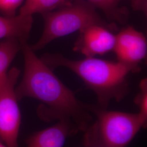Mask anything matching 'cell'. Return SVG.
<instances>
[{
  "mask_svg": "<svg viewBox=\"0 0 147 147\" xmlns=\"http://www.w3.org/2000/svg\"><path fill=\"white\" fill-rule=\"evenodd\" d=\"M24 71L21 82L16 84L18 100L31 98L42 102L37 109L42 121H66L74 123L79 130L85 131L93 119L92 106L79 101L75 93L58 79L28 44L22 40Z\"/></svg>",
  "mask_w": 147,
  "mask_h": 147,
  "instance_id": "obj_1",
  "label": "cell"
},
{
  "mask_svg": "<svg viewBox=\"0 0 147 147\" xmlns=\"http://www.w3.org/2000/svg\"><path fill=\"white\" fill-rule=\"evenodd\" d=\"M51 68L63 67L71 70L96 95L99 108L106 109L112 100L119 101L129 90L127 76L140 69L122 63L93 57L73 60L59 53L41 58Z\"/></svg>",
  "mask_w": 147,
  "mask_h": 147,
  "instance_id": "obj_2",
  "label": "cell"
},
{
  "mask_svg": "<svg viewBox=\"0 0 147 147\" xmlns=\"http://www.w3.org/2000/svg\"><path fill=\"white\" fill-rule=\"evenodd\" d=\"M96 120L84 131L85 147H126L146 121L136 113L92 106Z\"/></svg>",
  "mask_w": 147,
  "mask_h": 147,
  "instance_id": "obj_3",
  "label": "cell"
},
{
  "mask_svg": "<svg viewBox=\"0 0 147 147\" xmlns=\"http://www.w3.org/2000/svg\"><path fill=\"white\" fill-rule=\"evenodd\" d=\"M44 27L42 35L34 45L33 51L45 47L56 39L87 27L98 24L107 26L96 11V8L85 0H73L68 5L42 14Z\"/></svg>",
  "mask_w": 147,
  "mask_h": 147,
  "instance_id": "obj_4",
  "label": "cell"
},
{
  "mask_svg": "<svg viewBox=\"0 0 147 147\" xmlns=\"http://www.w3.org/2000/svg\"><path fill=\"white\" fill-rule=\"evenodd\" d=\"M20 74L13 67L0 79V141L8 147H19L21 115L16 87Z\"/></svg>",
  "mask_w": 147,
  "mask_h": 147,
  "instance_id": "obj_5",
  "label": "cell"
},
{
  "mask_svg": "<svg viewBox=\"0 0 147 147\" xmlns=\"http://www.w3.org/2000/svg\"><path fill=\"white\" fill-rule=\"evenodd\" d=\"M113 51L118 61L139 69L138 63L147 56L146 38L132 27H127L116 35Z\"/></svg>",
  "mask_w": 147,
  "mask_h": 147,
  "instance_id": "obj_6",
  "label": "cell"
},
{
  "mask_svg": "<svg viewBox=\"0 0 147 147\" xmlns=\"http://www.w3.org/2000/svg\"><path fill=\"white\" fill-rule=\"evenodd\" d=\"M80 33L74 50L81 53L86 57L102 55L113 50L116 35L105 26L93 25L85 28Z\"/></svg>",
  "mask_w": 147,
  "mask_h": 147,
  "instance_id": "obj_7",
  "label": "cell"
},
{
  "mask_svg": "<svg viewBox=\"0 0 147 147\" xmlns=\"http://www.w3.org/2000/svg\"><path fill=\"white\" fill-rule=\"evenodd\" d=\"M78 131L73 123L59 121L53 126L32 134L25 142L27 147H63L68 137Z\"/></svg>",
  "mask_w": 147,
  "mask_h": 147,
  "instance_id": "obj_8",
  "label": "cell"
},
{
  "mask_svg": "<svg viewBox=\"0 0 147 147\" xmlns=\"http://www.w3.org/2000/svg\"><path fill=\"white\" fill-rule=\"evenodd\" d=\"M33 24V16L19 14L13 16H0V39L16 38L27 40Z\"/></svg>",
  "mask_w": 147,
  "mask_h": 147,
  "instance_id": "obj_9",
  "label": "cell"
},
{
  "mask_svg": "<svg viewBox=\"0 0 147 147\" xmlns=\"http://www.w3.org/2000/svg\"><path fill=\"white\" fill-rule=\"evenodd\" d=\"M73 0H25L19 11V14L33 16L39 13L42 15L68 5Z\"/></svg>",
  "mask_w": 147,
  "mask_h": 147,
  "instance_id": "obj_10",
  "label": "cell"
},
{
  "mask_svg": "<svg viewBox=\"0 0 147 147\" xmlns=\"http://www.w3.org/2000/svg\"><path fill=\"white\" fill-rule=\"evenodd\" d=\"M96 8L104 11L107 18L111 21L120 23L125 22L127 16V11L120 7L122 0H85Z\"/></svg>",
  "mask_w": 147,
  "mask_h": 147,
  "instance_id": "obj_11",
  "label": "cell"
},
{
  "mask_svg": "<svg viewBox=\"0 0 147 147\" xmlns=\"http://www.w3.org/2000/svg\"><path fill=\"white\" fill-rule=\"evenodd\" d=\"M20 50L21 42L18 39H6L0 42V79L8 71L11 63Z\"/></svg>",
  "mask_w": 147,
  "mask_h": 147,
  "instance_id": "obj_12",
  "label": "cell"
},
{
  "mask_svg": "<svg viewBox=\"0 0 147 147\" xmlns=\"http://www.w3.org/2000/svg\"><path fill=\"white\" fill-rule=\"evenodd\" d=\"M140 92L137 95L135 102L139 111L138 115L144 121H147V79L142 80L140 84Z\"/></svg>",
  "mask_w": 147,
  "mask_h": 147,
  "instance_id": "obj_13",
  "label": "cell"
},
{
  "mask_svg": "<svg viewBox=\"0 0 147 147\" xmlns=\"http://www.w3.org/2000/svg\"><path fill=\"white\" fill-rule=\"evenodd\" d=\"M25 0H0V14L5 16L16 15Z\"/></svg>",
  "mask_w": 147,
  "mask_h": 147,
  "instance_id": "obj_14",
  "label": "cell"
},
{
  "mask_svg": "<svg viewBox=\"0 0 147 147\" xmlns=\"http://www.w3.org/2000/svg\"><path fill=\"white\" fill-rule=\"evenodd\" d=\"M134 7L137 9H142L143 11L145 10V7H146V1L145 0H133Z\"/></svg>",
  "mask_w": 147,
  "mask_h": 147,
  "instance_id": "obj_15",
  "label": "cell"
},
{
  "mask_svg": "<svg viewBox=\"0 0 147 147\" xmlns=\"http://www.w3.org/2000/svg\"><path fill=\"white\" fill-rule=\"evenodd\" d=\"M0 147H8L2 142L0 141Z\"/></svg>",
  "mask_w": 147,
  "mask_h": 147,
  "instance_id": "obj_16",
  "label": "cell"
}]
</instances>
